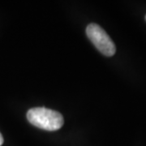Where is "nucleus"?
Segmentation results:
<instances>
[{
	"label": "nucleus",
	"instance_id": "obj_4",
	"mask_svg": "<svg viewBox=\"0 0 146 146\" xmlns=\"http://www.w3.org/2000/svg\"><path fill=\"white\" fill-rule=\"evenodd\" d=\"M145 21H146V15H145Z\"/></svg>",
	"mask_w": 146,
	"mask_h": 146
},
{
	"label": "nucleus",
	"instance_id": "obj_2",
	"mask_svg": "<svg viewBox=\"0 0 146 146\" xmlns=\"http://www.w3.org/2000/svg\"><path fill=\"white\" fill-rule=\"evenodd\" d=\"M86 34L95 47L105 56L111 57L116 52L114 42L104 29L97 24H89L86 28Z\"/></svg>",
	"mask_w": 146,
	"mask_h": 146
},
{
	"label": "nucleus",
	"instance_id": "obj_1",
	"mask_svg": "<svg viewBox=\"0 0 146 146\" xmlns=\"http://www.w3.org/2000/svg\"><path fill=\"white\" fill-rule=\"evenodd\" d=\"M27 119L32 125L43 130L57 131L64 123L63 115L59 112L45 107H34L27 112Z\"/></svg>",
	"mask_w": 146,
	"mask_h": 146
},
{
	"label": "nucleus",
	"instance_id": "obj_3",
	"mask_svg": "<svg viewBox=\"0 0 146 146\" xmlns=\"http://www.w3.org/2000/svg\"><path fill=\"white\" fill-rule=\"evenodd\" d=\"M3 144V137L2 136V134L0 133V146Z\"/></svg>",
	"mask_w": 146,
	"mask_h": 146
}]
</instances>
